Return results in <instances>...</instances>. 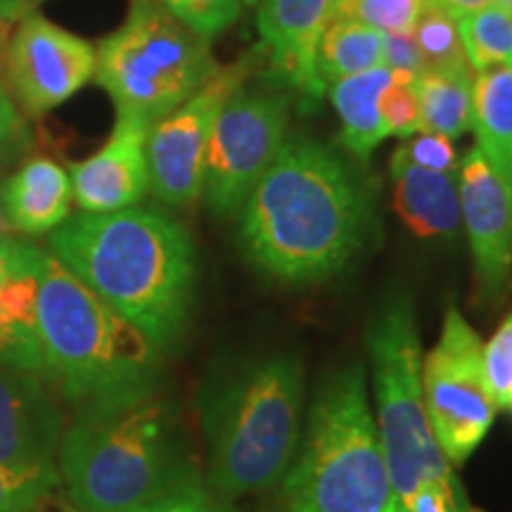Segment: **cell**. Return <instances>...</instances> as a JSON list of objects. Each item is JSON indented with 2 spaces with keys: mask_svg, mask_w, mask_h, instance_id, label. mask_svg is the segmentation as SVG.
<instances>
[{
  "mask_svg": "<svg viewBox=\"0 0 512 512\" xmlns=\"http://www.w3.org/2000/svg\"><path fill=\"white\" fill-rule=\"evenodd\" d=\"M238 216L240 249L256 271L311 285L363 252L375 226V190L335 147L290 138Z\"/></svg>",
  "mask_w": 512,
  "mask_h": 512,
  "instance_id": "cell-1",
  "label": "cell"
},
{
  "mask_svg": "<svg viewBox=\"0 0 512 512\" xmlns=\"http://www.w3.org/2000/svg\"><path fill=\"white\" fill-rule=\"evenodd\" d=\"M50 254L121 313L159 351L188 325L197 283L190 233L155 209L69 216L50 233Z\"/></svg>",
  "mask_w": 512,
  "mask_h": 512,
  "instance_id": "cell-2",
  "label": "cell"
},
{
  "mask_svg": "<svg viewBox=\"0 0 512 512\" xmlns=\"http://www.w3.org/2000/svg\"><path fill=\"white\" fill-rule=\"evenodd\" d=\"M57 470L79 512H128L197 482L174 403L157 384L76 408Z\"/></svg>",
  "mask_w": 512,
  "mask_h": 512,
  "instance_id": "cell-3",
  "label": "cell"
},
{
  "mask_svg": "<svg viewBox=\"0 0 512 512\" xmlns=\"http://www.w3.org/2000/svg\"><path fill=\"white\" fill-rule=\"evenodd\" d=\"M304 368L273 354L247 363L204 399L209 482L219 498L256 496L283 479L302 444Z\"/></svg>",
  "mask_w": 512,
  "mask_h": 512,
  "instance_id": "cell-4",
  "label": "cell"
},
{
  "mask_svg": "<svg viewBox=\"0 0 512 512\" xmlns=\"http://www.w3.org/2000/svg\"><path fill=\"white\" fill-rule=\"evenodd\" d=\"M38 342L46 380L76 408L157 384L162 351L50 252L38 290Z\"/></svg>",
  "mask_w": 512,
  "mask_h": 512,
  "instance_id": "cell-5",
  "label": "cell"
},
{
  "mask_svg": "<svg viewBox=\"0 0 512 512\" xmlns=\"http://www.w3.org/2000/svg\"><path fill=\"white\" fill-rule=\"evenodd\" d=\"M280 501V512H401L361 366L320 387Z\"/></svg>",
  "mask_w": 512,
  "mask_h": 512,
  "instance_id": "cell-6",
  "label": "cell"
},
{
  "mask_svg": "<svg viewBox=\"0 0 512 512\" xmlns=\"http://www.w3.org/2000/svg\"><path fill=\"white\" fill-rule=\"evenodd\" d=\"M219 72L211 43L190 31L159 0H131L124 24L95 48L98 86L117 117L155 126Z\"/></svg>",
  "mask_w": 512,
  "mask_h": 512,
  "instance_id": "cell-7",
  "label": "cell"
},
{
  "mask_svg": "<svg viewBox=\"0 0 512 512\" xmlns=\"http://www.w3.org/2000/svg\"><path fill=\"white\" fill-rule=\"evenodd\" d=\"M368 354L375 384V422L401 505L422 484L456 477L427 422L422 349L411 299L396 297L382 306L368 328Z\"/></svg>",
  "mask_w": 512,
  "mask_h": 512,
  "instance_id": "cell-8",
  "label": "cell"
},
{
  "mask_svg": "<svg viewBox=\"0 0 512 512\" xmlns=\"http://www.w3.org/2000/svg\"><path fill=\"white\" fill-rule=\"evenodd\" d=\"M422 396L432 437L451 465H465L489 434L498 406L484 368V342L448 306L439 342L422 361Z\"/></svg>",
  "mask_w": 512,
  "mask_h": 512,
  "instance_id": "cell-9",
  "label": "cell"
},
{
  "mask_svg": "<svg viewBox=\"0 0 512 512\" xmlns=\"http://www.w3.org/2000/svg\"><path fill=\"white\" fill-rule=\"evenodd\" d=\"M287 119L290 95L245 91V86L230 95L216 117L204 162L202 195L211 214L219 219L240 214L285 143Z\"/></svg>",
  "mask_w": 512,
  "mask_h": 512,
  "instance_id": "cell-10",
  "label": "cell"
},
{
  "mask_svg": "<svg viewBox=\"0 0 512 512\" xmlns=\"http://www.w3.org/2000/svg\"><path fill=\"white\" fill-rule=\"evenodd\" d=\"M249 62L219 67L181 107L159 119L147 138L150 190L169 207H190L202 197L204 162L216 117L228 98L245 86Z\"/></svg>",
  "mask_w": 512,
  "mask_h": 512,
  "instance_id": "cell-11",
  "label": "cell"
},
{
  "mask_svg": "<svg viewBox=\"0 0 512 512\" xmlns=\"http://www.w3.org/2000/svg\"><path fill=\"white\" fill-rule=\"evenodd\" d=\"M5 76L27 117H43L95 76V48L41 12L24 17L8 43Z\"/></svg>",
  "mask_w": 512,
  "mask_h": 512,
  "instance_id": "cell-12",
  "label": "cell"
},
{
  "mask_svg": "<svg viewBox=\"0 0 512 512\" xmlns=\"http://www.w3.org/2000/svg\"><path fill=\"white\" fill-rule=\"evenodd\" d=\"M458 188L477 299L494 306L512 287V185L491 169L479 147H472L460 159Z\"/></svg>",
  "mask_w": 512,
  "mask_h": 512,
  "instance_id": "cell-13",
  "label": "cell"
},
{
  "mask_svg": "<svg viewBox=\"0 0 512 512\" xmlns=\"http://www.w3.org/2000/svg\"><path fill=\"white\" fill-rule=\"evenodd\" d=\"M339 0H259V36L271 81L292 88L304 110L316 107L325 91L316 81L320 36L332 22Z\"/></svg>",
  "mask_w": 512,
  "mask_h": 512,
  "instance_id": "cell-14",
  "label": "cell"
},
{
  "mask_svg": "<svg viewBox=\"0 0 512 512\" xmlns=\"http://www.w3.org/2000/svg\"><path fill=\"white\" fill-rule=\"evenodd\" d=\"M64 432L46 377L0 361V463L57 467Z\"/></svg>",
  "mask_w": 512,
  "mask_h": 512,
  "instance_id": "cell-15",
  "label": "cell"
},
{
  "mask_svg": "<svg viewBox=\"0 0 512 512\" xmlns=\"http://www.w3.org/2000/svg\"><path fill=\"white\" fill-rule=\"evenodd\" d=\"M150 124L136 117H117L110 140L93 157L72 164L74 200L86 214L131 209L150 192L147 138Z\"/></svg>",
  "mask_w": 512,
  "mask_h": 512,
  "instance_id": "cell-16",
  "label": "cell"
},
{
  "mask_svg": "<svg viewBox=\"0 0 512 512\" xmlns=\"http://www.w3.org/2000/svg\"><path fill=\"white\" fill-rule=\"evenodd\" d=\"M46 249L27 240L0 242V361L46 377L38 342V290Z\"/></svg>",
  "mask_w": 512,
  "mask_h": 512,
  "instance_id": "cell-17",
  "label": "cell"
},
{
  "mask_svg": "<svg viewBox=\"0 0 512 512\" xmlns=\"http://www.w3.org/2000/svg\"><path fill=\"white\" fill-rule=\"evenodd\" d=\"M72 200V178L48 157L24 162L0 188V204L10 230L29 238L60 228L69 219Z\"/></svg>",
  "mask_w": 512,
  "mask_h": 512,
  "instance_id": "cell-18",
  "label": "cell"
},
{
  "mask_svg": "<svg viewBox=\"0 0 512 512\" xmlns=\"http://www.w3.org/2000/svg\"><path fill=\"white\" fill-rule=\"evenodd\" d=\"M394 178V209L420 240H453L463 226L458 171L418 166L389 169Z\"/></svg>",
  "mask_w": 512,
  "mask_h": 512,
  "instance_id": "cell-19",
  "label": "cell"
},
{
  "mask_svg": "<svg viewBox=\"0 0 512 512\" xmlns=\"http://www.w3.org/2000/svg\"><path fill=\"white\" fill-rule=\"evenodd\" d=\"M392 79V69L380 64L368 72L347 76L328 88L337 117L342 121V143L358 162L370 159L375 147L387 138L380 117V98Z\"/></svg>",
  "mask_w": 512,
  "mask_h": 512,
  "instance_id": "cell-20",
  "label": "cell"
},
{
  "mask_svg": "<svg viewBox=\"0 0 512 512\" xmlns=\"http://www.w3.org/2000/svg\"><path fill=\"white\" fill-rule=\"evenodd\" d=\"M472 131L496 174L512 185V67H494L472 83Z\"/></svg>",
  "mask_w": 512,
  "mask_h": 512,
  "instance_id": "cell-21",
  "label": "cell"
},
{
  "mask_svg": "<svg viewBox=\"0 0 512 512\" xmlns=\"http://www.w3.org/2000/svg\"><path fill=\"white\" fill-rule=\"evenodd\" d=\"M384 64V34L368 24L335 19L320 36L316 81L328 93L332 83Z\"/></svg>",
  "mask_w": 512,
  "mask_h": 512,
  "instance_id": "cell-22",
  "label": "cell"
},
{
  "mask_svg": "<svg viewBox=\"0 0 512 512\" xmlns=\"http://www.w3.org/2000/svg\"><path fill=\"white\" fill-rule=\"evenodd\" d=\"M472 72H422L415 76L422 131L448 140L472 128Z\"/></svg>",
  "mask_w": 512,
  "mask_h": 512,
  "instance_id": "cell-23",
  "label": "cell"
},
{
  "mask_svg": "<svg viewBox=\"0 0 512 512\" xmlns=\"http://www.w3.org/2000/svg\"><path fill=\"white\" fill-rule=\"evenodd\" d=\"M0 512H79L69 501L57 467L0 463Z\"/></svg>",
  "mask_w": 512,
  "mask_h": 512,
  "instance_id": "cell-24",
  "label": "cell"
},
{
  "mask_svg": "<svg viewBox=\"0 0 512 512\" xmlns=\"http://www.w3.org/2000/svg\"><path fill=\"white\" fill-rule=\"evenodd\" d=\"M458 34L467 64L475 74L494 67H512V15L489 5L458 19Z\"/></svg>",
  "mask_w": 512,
  "mask_h": 512,
  "instance_id": "cell-25",
  "label": "cell"
},
{
  "mask_svg": "<svg viewBox=\"0 0 512 512\" xmlns=\"http://www.w3.org/2000/svg\"><path fill=\"white\" fill-rule=\"evenodd\" d=\"M413 41L425 62V72H472L460 43L458 22L444 10L427 3L413 29Z\"/></svg>",
  "mask_w": 512,
  "mask_h": 512,
  "instance_id": "cell-26",
  "label": "cell"
},
{
  "mask_svg": "<svg viewBox=\"0 0 512 512\" xmlns=\"http://www.w3.org/2000/svg\"><path fill=\"white\" fill-rule=\"evenodd\" d=\"M427 0H339L335 19L368 24L382 34H413Z\"/></svg>",
  "mask_w": 512,
  "mask_h": 512,
  "instance_id": "cell-27",
  "label": "cell"
},
{
  "mask_svg": "<svg viewBox=\"0 0 512 512\" xmlns=\"http://www.w3.org/2000/svg\"><path fill=\"white\" fill-rule=\"evenodd\" d=\"M166 10L204 41H214L238 22L242 0H159Z\"/></svg>",
  "mask_w": 512,
  "mask_h": 512,
  "instance_id": "cell-28",
  "label": "cell"
},
{
  "mask_svg": "<svg viewBox=\"0 0 512 512\" xmlns=\"http://www.w3.org/2000/svg\"><path fill=\"white\" fill-rule=\"evenodd\" d=\"M380 117L387 136L401 140L422 131L418 93H415V76L408 72H394V79L380 98Z\"/></svg>",
  "mask_w": 512,
  "mask_h": 512,
  "instance_id": "cell-29",
  "label": "cell"
},
{
  "mask_svg": "<svg viewBox=\"0 0 512 512\" xmlns=\"http://www.w3.org/2000/svg\"><path fill=\"white\" fill-rule=\"evenodd\" d=\"M401 166H418V169L430 171H458L460 159L453 140L437 133L420 131L401 143L389 159V169H401Z\"/></svg>",
  "mask_w": 512,
  "mask_h": 512,
  "instance_id": "cell-30",
  "label": "cell"
},
{
  "mask_svg": "<svg viewBox=\"0 0 512 512\" xmlns=\"http://www.w3.org/2000/svg\"><path fill=\"white\" fill-rule=\"evenodd\" d=\"M484 368L498 411L508 408L512 394V313L503 320L491 342L484 344Z\"/></svg>",
  "mask_w": 512,
  "mask_h": 512,
  "instance_id": "cell-31",
  "label": "cell"
},
{
  "mask_svg": "<svg viewBox=\"0 0 512 512\" xmlns=\"http://www.w3.org/2000/svg\"><path fill=\"white\" fill-rule=\"evenodd\" d=\"M401 512H479L467 501L463 484L458 477L448 482L422 484L406 501H401Z\"/></svg>",
  "mask_w": 512,
  "mask_h": 512,
  "instance_id": "cell-32",
  "label": "cell"
},
{
  "mask_svg": "<svg viewBox=\"0 0 512 512\" xmlns=\"http://www.w3.org/2000/svg\"><path fill=\"white\" fill-rule=\"evenodd\" d=\"M29 140L31 133L27 119L19 112L17 102L5 88V83L0 81V164H8L22 155Z\"/></svg>",
  "mask_w": 512,
  "mask_h": 512,
  "instance_id": "cell-33",
  "label": "cell"
},
{
  "mask_svg": "<svg viewBox=\"0 0 512 512\" xmlns=\"http://www.w3.org/2000/svg\"><path fill=\"white\" fill-rule=\"evenodd\" d=\"M128 512H230V510L219 496H211L207 489H202L200 482H192V484L181 486V489L171 491V494L157 498V501H150Z\"/></svg>",
  "mask_w": 512,
  "mask_h": 512,
  "instance_id": "cell-34",
  "label": "cell"
},
{
  "mask_svg": "<svg viewBox=\"0 0 512 512\" xmlns=\"http://www.w3.org/2000/svg\"><path fill=\"white\" fill-rule=\"evenodd\" d=\"M384 64L392 72H408L413 76L425 72V62L415 46L413 34H384Z\"/></svg>",
  "mask_w": 512,
  "mask_h": 512,
  "instance_id": "cell-35",
  "label": "cell"
},
{
  "mask_svg": "<svg viewBox=\"0 0 512 512\" xmlns=\"http://www.w3.org/2000/svg\"><path fill=\"white\" fill-rule=\"evenodd\" d=\"M427 3L444 10L448 17H453L458 22V19L472 15V12L494 5V0H427Z\"/></svg>",
  "mask_w": 512,
  "mask_h": 512,
  "instance_id": "cell-36",
  "label": "cell"
},
{
  "mask_svg": "<svg viewBox=\"0 0 512 512\" xmlns=\"http://www.w3.org/2000/svg\"><path fill=\"white\" fill-rule=\"evenodd\" d=\"M41 3L43 0H0V22H22L24 17L34 15Z\"/></svg>",
  "mask_w": 512,
  "mask_h": 512,
  "instance_id": "cell-37",
  "label": "cell"
},
{
  "mask_svg": "<svg viewBox=\"0 0 512 512\" xmlns=\"http://www.w3.org/2000/svg\"><path fill=\"white\" fill-rule=\"evenodd\" d=\"M5 53H8V24L0 22V69L5 64Z\"/></svg>",
  "mask_w": 512,
  "mask_h": 512,
  "instance_id": "cell-38",
  "label": "cell"
},
{
  "mask_svg": "<svg viewBox=\"0 0 512 512\" xmlns=\"http://www.w3.org/2000/svg\"><path fill=\"white\" fill-rule=\"evenodd\" d=\"M8 238H12V235H10V226H8V221H5L3 204H0V242L8 240Z\"/></svg>",
  "mask_w": 512,
  "mask_h": 512,
  "instance_id": "cell-39",
  "label": "cell"
},
{
  "mask_svg": "<svg viewBox=\"0 0 512 512\" xmlns=\"http://www.w3.org/2000/svg\"><path fill=\"white\" fill-rule=\"evenodd\" d=\"M494 5H498V8H503L505 12H510L512 15V0H494Z\"/></svg>",
  "mask_w": 512,
  "mask_h": 512,
  "instance_id": "cell-40",
  "label": "cell"
},
{
  "mask_svg": "<svg viewBox=\"0 0 512 512\" xmlns=\"http://www.w3.org/2000/svg\"><path fill=\"white\" fill-rule=\"evenodd\" d=\"M242 3H247V5H256V3H259V0H242Z\"/></svg>",
  "mask_w": 512,
  "mask_h": 512,
  "instance_id": "cell-41",
  "label": "cell"
},
{
  "mask_svg": "<svg viewBox=\"0 0 512 512\" xmlns=\"http://www.w3.org/2000/svg\"><path fill=\"white\" fill-rule=\"evenodd\" d=\"M508 411H512V394H510V401H508Z\"/></svg>",
  "mask_w": 512,
  "mask_h": 512,
  "instance_id": "cell-42",
  "label": "cell"
}]
</instances>
